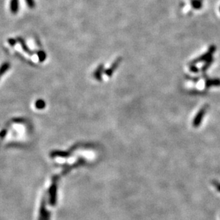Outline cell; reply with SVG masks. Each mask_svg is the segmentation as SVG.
I'll use <instances>...</instances> for the list:
<instances>
[{"instance_id":"6da1fadb","label":"cell","mask_w":220,"mask_h":220,"mask_svg":"<svg viewBox=\"0 0 220 220\" xmlns=\"http://www.w3.org/2000/svg\"><path fill=\"white\" fill-rule=\"evenodd\" d=\"M50 202L52 205H55L57 201V185L53 184V185L50 189Z\"/></svg>"},{"instance_id":"7a4b0ae2","label":"cell","mask_w":220,"mask_h":220,"mask_svg":"<svg viewBox=\"0 0 220 220\" xmlns=\"http://www.w3.org/2000/svg\"><path fill=\"white\" fill-rule=\"evenodd\" d=\"M45 204H46V202H45V199H44L42 202L41 206H40L39 220H43L45 215H46L47 211H46V208H45Z\"/></svg>"},{"instance_id":"3957f363","label":"cell","mask_w":220,"mask_h":220,"mask_svg":"<svg viewBox=\"0 0 220 220\" xmlns=\"http://www.w3.org/2000/svg\"><path fill=\"white\" fill-rule=\"evenodd\" d=\"M46 106V104H45V101L42 99H38V100L36 101L35 102V106L36 108H37L38 109H42L45 107Z\"/></svg>"},{"instance_id":"277c9868","label":"cell","mask_w":220,"mask_h":220,"mask_svg":"<svg viewBox=\"0 0 220 220\" xmlns=\"http://www.w3.org/2000/svg\"><path fill=\"white\" fill-rule=\"evenodd\" d=\"M10 67L9 63H4L0 67V76L4 74L8 70Z\"/></svg>"},{"instance_id":"5b68a950","label":"cell","mask_w":220,"mask_h":220,"mask_svg":"<svg viewBox=\"0 0 220 220\" xmlns=\"http://www.w3.org/2000/svg\"><path fill=\"white\" fill-rule=\"evenodd\" d=\"M37 55H38L39 60H40V62H44V61L45 60V59H46V55H45V53L43 52V51H40V52H39L38 54H37Z\"/></svg>"},{"instance_id":"8992f818","label":"cell","mask_w":220,"mask_h":220,"mask_svg":"<svg viewBox=\"0 0 220 220\" xmlns=\"http://www.w3.org/2000/svg\"><path fill=\"white\" fill-rule=\"evenodd\" d=\"M52 157H66L67 153L62 152H53L51 154Z\"/></svg>"},{"instance_id":"52a82bcc","label":"cell","mask_w":220,"mask_h":220,"mask_svg":"<svg viewBox=\"0 0 220 220\" xmlns=\"http://www.w3.org/2000/svg\"><path fill=\"white\" fill-rule=\"evenodd\" d=\"M20 43H21V45H22V47L23 50H24V51H25V52H29V50H28V48H27V46H26V45H24V41H22V40H20Z\"/></svg>"},{"instance_id":"ba28073f","label":"cell","mask_w":220,"mask_h":220,"mask_svg":"<svg viewBox=\"0 0 220 220\" xmlns=\"http://www.w3.org/2000/svg\"><path fill=\"white\" fill-rule=\"evenodd\" d=\"M43 220H50V213L49 212V211L48 212H47L46 215H45Z\"/></svg>"},{"instance_id":"9c48e42d","label":"cell","mask_w":220,"mask_h":220,"mask_svg":"<svg viewBox=\"0 0 220 220\" xmlns=\"http://www.w3.org/2000/svg\"><path fill=\"white\" fill-rule=\"evenodd\" d=\"M6 131L5 129H4L3 131H1V132H0V137H4L5 135H6Z\"/></svg>"}]
</instances>
